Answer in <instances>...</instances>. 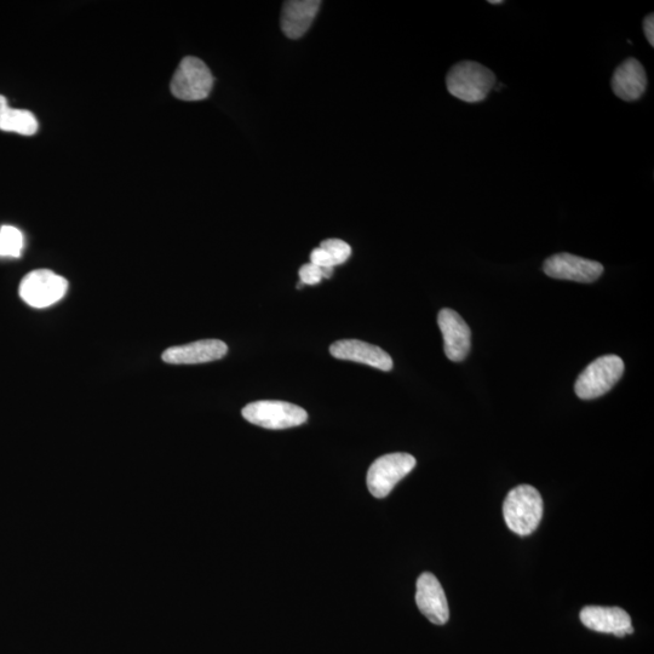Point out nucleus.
<instances>
[{"mask_svg":"<svg viewBox=\"0 0 654 654\" xmlns=\"http://www.w3.org/2000/svg\"><path fill=\"white\" fill-rule=\"evenodd\" d=\"M311 263L320 268H335V266L332 265L330 257L327 256L326 252L321 248L312 251Z\"/></svg>","mask_w":654,"mask_h":654,"instance_id":"20","label":"nucleus"},{"mask_svg":"<svg viewBox=\"0 0 654 654\" xmlns=\"http://www.w3.org/2000/svg\"><path fill=\"white\" fill-rule=\"evenodd\" d=\"M543 509L541 493L531 485H520L508 493L503 516L510 531L529 536L541 524Z\"/></svg>","mask_w":654,"mask_h":654,"instance_id":"1","label":"nucleus"},{"mask_svg":"<svg viewBox=\"0 0 654 654\" xmlns=\"http://www.w3.org/2000/svg\"><path fill=\"white\" fill-rule=\"evenodd\" d=\"M214 77L198 57L188 56L183 59L171 80V93L182 101H202L209 97Z\"/></svg>","mask_w":654,"mask_h":654,"instance_id":"4","label":"nucleus"},{"mask_svg":"<svg viewBox=\"0 0 654 654\" xmlns=\"http://www.w3.org/2000/svg\"><path fill=\"white\" fill-rule=\"evenodd\" d=\"M68 289L67 280L49 269L27 274L20 284V297L28 306L47 308L62 300Z\"/></svg>","mask_w":654,"mask_h":654,"instance_id":"7","label":"nucleus"},{"mask_svg":"<svg viewBox=\"0 0 654 654\" xmlns=\"http://www.w3.org/2000/svg\"><path fill=\"white\" fill-rule=\"evenodd\" d=\"M613 93L619 99L634 102L641 99L647 89V74L642 63L633 57L617 67L611 80Z\"/></svg>","mask_w":654,"mask_h":654,"instance_id":"14","label":"nucleus"},{"mask_svg":"<svg viewBox=\"0 0 654 654\" xmlns=\"http://www.w3.org/2000/svg\"><path fill=\"white\" fill-rule=\"evenodd\" d=\"M644 32L647 42L651 47H654V16L653 14L647 15L644 20Z\"/></svg>","mask_w":654,"mask_h":654,"instance_id":"21","label":"nucleus"},{"mask_svg":"<svg viewBox=\"0 0 654 654\" xmlns=\"http://www.w3.org/2000/svg\"><path fill=\"white\" fill-rule=\"evenodd\" d=\"M416 604L433 624L444 625L449 622L450 610L444 589L432 573H423L418 578Z\"/></svg>","mask_w":654,"mask_h":654,"instance_id":"10","label":"nucleus"},{"mask_svg":"<svg viewBox=\"0 0 654 654\" xmlns=\"http://www.w3.org/2000/svg\"><path fill=\"white\" fill-rule=\"evenodd\" d=\"M581 621L590 630L613 634L617 638L634 633L630 616L619 607H584L581 611Z\"/></svg>","mask_w":654,"mask_h":654,"instance_id":"11","label":"nucleus"},{"mask_svg":"<svg viewBox=\"0 0 654 654\" xmlns=\"http://www.w3.org/2000/svg\"><path fill=\"white\" fill-rule=\"evenodd\" d=\"M298 275H300L301 283L303 285H317L320 283L321 279L325 278L324 269L313 265V263L303 265L300 272H298Z\"/></svg>","mask_w":654,"mask_h":654,"instance_id":"19","label":"nucleus"},{"mask_svg":"<svg viewBox=\"0 0 654 654\" xmlns=\"http://www.w3.org/2000/svg\"><path fill=\"white\" fill-rule=\"evenodd\" d=\"M624 374V361L617 355H604L593 361L579 375L575 386L578 398L593 400L616 386Z\"/></svg>","mask_w":654,"mask_h":654,"instance_id":"3","label":"nucleus"},{"mask_svg":"<svg viewBox=\"0 0 654 654\" xmlns=\"http://www.w3.org/2000/svg\"><path fill=\"white\" fill-rule=\"evenodd\" d=\"M416 458L409 453H389L378 458L367 473L371 495L384 498L416 467Z\"/></svg>","mask_w":654,"mask_h":654,"instance_id":"6","label":"nucleus"},{"mask_svg":"<svg viewBox=\"0 0 654 654\" xmlns=\"http://www.w3.org/2000/svg\"><path fill=\"white\" fill-rule=\"evenodd\" d=\"M319 0H290L286 2L281 14V30L286 37L298 39L311 28L319 13Z\"/></svg>","mask_w":654,"mask_h":654,"instance_id":"15","label":"nucleus"},{"mask_svg":"<svg viewBox=\"0 0 654 654\" xmlns=\"http://www.w3.org/2000/svg\"><path fill=\"white\" fill-rule=\"evenodd\" d=\"M489 3L493 5H498V4H503L504 2L503 0H490Z\"/></svg>","mask_w":654,"mask_h":654,"instance_id":"23","label":"nucleus"},{"mask_svg":"<svg viewBox=\"0 0 654 654\" xmlns=\"http://www.w3.org/2000/svg\"><path fill=\"white\" fill-rule=\"evenodd\" d=\"M38 126L37 118L26 109H16L9 106L0 114V130L7 131V133L32 136L37 133Z\"/></svg>","mask_w":654,"mask_h":654,"instance_id":"16","label":"nucleus"},{"mask_svg":"<svg viewBox=\"0 0 654 654\" xmlns=\"http://www.w3.org/2000/svg\"><path fill=\"white\" fill-rule=\"evenodd\" d=\"M8 107H9V103L7 97L0 95V114H2L5 111V109H7Z\"/></svg>","mask_w":654,"mask_h":654,"instance_id":"22","label":"nucleus"},{"mask_svg":"<svg viewBox=\"0 0 654 654\" xmlns=\"http://www.w3.org/2000/svg\"><path fill=\"white\" fill-rule=\"evenodd\" d=\"M495 85V73L475 61L456 63L446 77L449 93L467 103L483 102Z\"/></svg>","mask_w":654,"mask_h":654,"instance_id":"2","label":"nucleus"},{"mask_svg":"<svg viewBox=\"0 0 654 654\" xmlns=\"http://www.w3.org/2000/svg\"><path fill=\"white\" fill-rule=\"evenodd\" d=\"M246 421L266 429H288L301 426L308 420L302 407L284 401H256L242 411Z\"/></svg>","mask_w":654,"mask_h":654,"instance_id":"5","label":"nucleus"},{"mask_svg":"<svg viewBox=\"0 0 654 654\" xmlns=\"http://www.w3.org/2000/svg\"><path fill=\"white\" fill-rule=\"evenodd\" d=\"M320 248L323 249L327 256L330 257L332 265L340 266L348 261L352 255V248L346 242L340 239H327L321 243Z\"/></svg>","mask_w":654,"mask_h":654,"instance_id":"18","label":"nucleus"},{"mask_svg":"<svg viewBox=\"0 0 654 654\" xmlns=\"http://www.w3.org/2000/svg\"><path fill=\"white\" fill-rule=\"evenodd\" d=\"M228 352L225 342L204 340L166 349L163 353L165 363L172 365H193L220 360Z\"/></svg>","mask_w":654,"mask_h":654,"instance_id":"12","label":"nucleus"},{"mask_svg":"<svg viewBox=\"0 0 654 654\" xmlns=\"http://www.w3.org/2000/svg\"><path fill=\"white\" fill-rule=\"evenodd\" d=\"M24 234L13 226L0 228V256L20 257L24 250Z\"/></svg>","mask_w":654,"mask_h":654,"instance_id":"17","label":"nucleus"},{"mask_svg":"<svg viewBox=\"0 0 654 654\" xmlns=\"http://www.w3.org/2000/svg\"><path fill=\"white\" fill-rule=\"evenodd\" d=\"M543 271L548 277L559 280L577 281V283H594L604 273L601 263L585 260L571 254L550 256L544 262Z\"/></svg>","mask_w":654,"mask_h":654,"instance_id":"8","label":"nucleus"},{"mask_svg":"<svg viewBox=\"0 0 654 654\" xmlns=\"http://www.w3.org/2000/svg\"><path fill=\"white\" fill-rule=\"evenodd\" d=\"M332 357L342 360L357 361L364 365L376 367L378 370L393 369V360L382 348L358 340H343L330 347Z\"/></svg>","mask_w":654,"mask_h":654,"instance_id":"13","label":"nucleus"},{"mask_svg":"<svg viewBox=\"0 0 654 654\" xmlns=\"http://www.w3.org/2000/svg\"><path fill=\"white\" fill-rule=\"evenodd\" d=\"M438 324L444 337L446 357L461 363L472 347V331L461 315L449 308L441 309Z\"/></svg>","mask_w":654,"mask_h":654,"instance_id":"9","label":"nucleus"}]
</instances>
